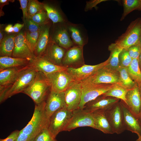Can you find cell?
Returning a JSON list of instances; mask_svg holds the SVG:
<instances>
[{
    "mask_svg": "<svg viewBox=\"0 0 141 141\" xmlns=\"http://www.w3.org/2000/svg\"><path fill=\"white\" fill-rule=\"evenodd\" d=\"M35 138H33V139H32L31 140H29L28 141H34V139Z\"/></svg>",
    "mask_w": 141,
    "mask_h": 141,
    "instance_id": "53",
    "label": "cell"
},
{
    "mask_svg": "<svg viewBox=\"0 0 141 141\" xmlns=\"http://www.w3.org/2000/svg\"><path fill=\"white\" fill-rule=\"evenodd\" d=\"M39 35V31L34 33L26 31L25 33V37L27 43L33 53Z\"/></svg>",
    "mask_w": 141,
    "mask_h": 141,
    "instance_id": "35",
    "label": "cell"
},
{
    "mask_svg": "<svg viewBox=\"0 0 141 141\" xmlns=\"http://www.w3.org/2000/svg\"><path fill=\"white\" fill-rule=\"evenodd\" d=\"M56 139L51 134L48 127L43 129L36 137L34 141H55Z\"/></svg>",
    "mask_w": 141,
    "mask_h": 141,
    "instance_id": "38",
    "label": "cell"
},
{
    "mask_svg": "<svg viewBox=\"0 0 141 141\" xmlns=\"http://www.w3.org/2000/svg\"><path fill=\"white\" fill-rule=\"evenodd\" d=\"M73 111L68 110L66 106L55 111L49 119L48 128L54 138L64 130L69 121Z\"/></svg>",
    "mask_w": 141,
    "mask_h": 141,
    "instance_id": "5",
    "label": "cell"
},
{
    "mask_svg": "<svg viewBox=\"0 0 141 141\" xmlns=\"http://www.w3.org/2000/svg\"><path fill=\"white\" fill-rule=\"evenodd\" d=\"M21 7L23 13V19L24 22L28 17V0H19Z\"/></svg>",
    "mask_w": 141,
    "mask_h": 141,
    "instance_id": "42",
    "label": "cell"
},
{
    "mask_svg": "<svg viewBox=\"0 0 141 141\" xmlns=\"http://www.w3.org/2000/svg\"><path fill=\"white\" fill-rule=\"evenodd\" d=\"M66 22L52 24L53 27L50 32V40L67 50L75 45L70 37Z\"/></svg>",
    "mask_w": 141,
    "mask_h": 141,
    "instance_id": "10",
    "label": "cell"
},
{
    "mask_svg": "<svg viewBox=\"0 0 141 141\" xmlns=\"http://www.w3.org/2000/svg\"><path fill=\"white\" fill-rule=\"evenodd\" d=\"M123 12L120 20H124L126 16L135 10H141V0H124L122 1Z\"/></svg>",
    "mask_w": 141,
    "mask_h": 141,
    "instance_id": "33",
    "label": "cell"
},
{
    "mask_svg": "<svg viewBox=\"0 0 141 141\" xmlns=\"http://www.w3.org/2000/svg\"><path fill=\"white\" fill-rule=\"evenodd\" d=\"M118 71L119 73V77L118 82L116 84L128 90L131 89L137 85L130 76L126 68H120Z\"/></svg>",
    "mask_w": 141,
    "mask_h": 141,
    "instance_id": "30",
    "label": "cell"
},
{
    "mask_svg": "<svg viewBox=\"0 0 141 141\" xmlns=\"http://www.w3.org/2000/svg\"><path fill=\"white\" fill-rule=\"evenodd\" d=\"M114 97L102 95L87 103L83 109L87 112L93 113L98 110L105 111L120 101Z\"/></svg>",
    "mask_w": 141,
    "mask_h": 141,
    "instance_id": "18",
    "label": "cell"
},
{
    "mask_svg": "<svg viewBox=\"0 0 141 141\" xmlns=\"http://www.w3.org/2000/svg\"><path fill=\"white\" fill-rule=\"evenodd\" d=\"M2 28L0 26V43L2 41L4 37V33L2 31Z\"/></svg>",
    "mask_w": 141,
    "mask_h": 141,
    "instance_id": "47",
    "label": "cell"
},
{
    "mask_svg": "<svg viewBox=\"0 0 141 141\" xmlns=\"http://www.w3.org/2000/svg\"><path fill=\"white\" fill-rule=\"evenodd\" d=\"M30 61L25 58L4 56L0 57V69L10 68H19L25 67Z\"/></svg>",
    "mask_w": 141,
    "mask_h": 141,
    "instance_id": "27",
    "label": "cell"
},
{
    "mask_svg": "<svg viewBox=\"0 0 141 141\" xmlns=\"http://www.w3.org/2000/svg\"><path fill=\"white\" fill-rule=\"evenodd\" d=\"M92 113L94 119L95 129L105 134L114 133L107 116L105 111L98 110Z\"/></svg>",
    "mask_w": 141,
    "mask_h": 141,
    "instance_id": "26",
    "label": "cell"
},
{
    "mask_svg": "<svg viewBox=\"0 0 141 141\" xmlns=\"http://www.w3.org/2000/svg\"><path fill=\"white\" fill-rule=\"evenodd\" d=\"M84 63L83 47L74 45L67 50L63 59L62 65L66 68H76Z\"/></svg>",
    "mask_w": 141,
    "mask_h": 141,
    "instance_id": "17",
    "label": "cell"
},
{
    "mask_svg": "<svg viewBox=\"0 0 141 141\" xmlns=\"http://www.w3.org/2000/svg\"><path fill=\"white\" fill-rule=\"evenodd\" d=\"M71 39L75 45L83 47L88 42L87 31L83 25L68 21L66 22Z\"/></svg>",
    "mask_w": 141,
    "mask_h": 141,
    "instance_id": "15",
    "label": "cell"
},
{
    "mask_svg": "<svg viewBox=\"0 0 141 141\" xmlns=\"http://www.w3.org/2000/svg\"><path fill=\"white\" fill-rule=\"evenodd\" d=\"M51 27L50 22L41 26L39 30V37L33 52L35 57H41L44 54L50 40Z\"/></svg>",
    "mask_w": 141,
    "mask_h": 141,
    "instance_id": "22",
    "label": "cell"
},
{
    "mask_svg": "<svg viewBox=\"0 0 141 141\" xmlns=\"http://www.w3.org/2000/svg\"><path fill=\"white\" fill-rule=\"evenodd\" d=\"M37 72H41L46 76L56 72L67 69L63 66L54 64L43 56L35 57L28 65Z\"/></svg>",
    "mask_w": 141,
    "mask_h": 141,
    "instance_id": "14",
    "label": "cell"
},
{
    "mask_svg": "<svg viewBox=\"0 0 141 141\" xmlns=\"http://www.w3.org/2000/svg\"><path fill=\"white\" fill-rule=\"evenodd\" d=\"M66 107L73 111L78 108L81 95V83L76 81L64 92Z\"/></svg>",
    "mask_w": 141,
    "mask_h": 141,
    "instance_id": "13",
    "label": "cell"
},
{
    "mask_svg": "<svg viewBox=\"0 0 141 141\" xmlns=\"http://www.w3.org/2000/svg\"><path fill=\"white\" fill-rule=\"evenodd\" d=\"M108 61V59L105 61L96 65L84 64L77 68H67V70L76 81L81 82L105 66Z\"/></svg>",
    "mask_w": 141,
    "mask_h": 141,
    "instance_id": "12",
    "label": "cell"
},
{
    "mask_svg": "<svg viewBox=\"0 0 141 141\" xmlns=\"http://www.w3.org/2000/svg\"><path fill=\"white\" fill-rule=\"evenodd\" d=\"M132 60L127 50L123 49L119 56V69L121 68H127L130 64Z\"/></svg>",
    "mask_w": 141,
    "mask_h": 141,
    "instance_id": "37",
    "label": "cell"
},
{
    "mask_svg": "<svg viewBox=\"0 0 141 141\" xmlns=\"http://www.w3.org/2000/svg\"><path fill=\"white\" fill-rule=\"evenodd\" d=\"M105 112L114 133L120 134L126 130L120 101L105 110Z\"/></svg>",
    "mask_w": 141,
    "mask_h": 141,
    "instance_id": "11",
    "label": "cell"
},
{
    "mask_svg": "<svg viewBox=\"0 0 141 141\" xmlns=\"http://www.w3.org/2000/svg\"><path fill=\"white\" fill-rule=\"evenodd\" d=\"M43 5L48 17L53 24L68 21L66 15L58 5L50 3H43Z\"/></svg>",
    "mask_w": 141,
    "mask_h": 141,
    "instance_id": "25",
    "label": "cell"
},
{
    "mask_svg": "<svg viewBox=\"0 0 141 141\" xmlns=\"http://www.w3.org/2000/svg\"><path fill=\"white\" fill-rule=\"evenodd\" d=\"M127 69L130 76L137 84L141 83V70L140 68L138 59H132Z\"/></svg>",
    "mask_w": 141,
    "mask_h": 141,
    "instance_id": "31",
    "label": "cell"
},
{
    "mask_svg": "<svg viewBox=\"0 0 141 141\" xmlns=\"http://www.w3.org/2000/svg\"><path fill=\"white\" fill-rule=\"evenodd\" d=\"M4 31L8 33H13V26L11 24L8 25L5 27Z\"/></svg>",
    "mask_w": 141,
    "mask_h": 141,
    "instance_id": "46",
    "label": "cell"
},
{
    "mask_svg": "<svg viewBox=\"0 0 141 141\" xmlns=\"http://www.w3.org/2000/svg\"><path fill=\"white\" fill-rule=\"evenodd\" d=\"M37 73V72L28 65L25 67L20 73L13 84L2 95L0 96V103L15 94L22 93L32 83Z\"/></svg>",
    "mask_w": 141,
    "mask_h": 141,
    "instance_id": "3",
    "label": "cell"
},
{
    "mask_svg": "<svg viewBox=\"0 0 141 141\" xmlns=\"http://www.w3.org/2000/svg\"><path fill=\"white\" fill-rule=\"evenodd\" d=\"M66 50L50 40L45 52L42 56L55 64L62 66V61Z\"/></svg>",
    "mask_w": 141,
    "mask_h": 141,
    "instance_id": "23",
    "label": "cell"
},
{
    "mask_svg": "<svg viewBox=\"0 0 141 141\" xmlns=\"http://www.w3.org/2000/svg\"><path fill=\"white\" fill-rule=\"evenodd\" d=\"M127 50L132 59H138L141 53V48L139 44L132 46Z\"/></svg>",
    "mask_w": 141,
    "mask_h": 141,
    "instance_id": "39",
    "label": "cell"
},
{
    "mask_svg": "<svg viewBox=\"0 0 141 141\" xmlns=\"http://www.w3.org/2000/svg\"><path fill=\"white\" fill-rule=\"evenodd\" d=\"M50 91V85L47 77L39 72L31 84L22 93L31 97L35 104H38L46 101Z\"/></svg>",
    "mask_w": 141,
    "mask_h": 141,
    "instance_id": "2",
    "label": "cell"
},
{
    "mask_svg": "<svg viewBox=\"0 0 141 141\" xmlns=\"http://www.w3.org/2000/svg\"><path fill=\"white\" fill-rule=\"evenodd\" d=\"M55 141H57V140H55Z\"/></svg>",
    "mask_w": 141,
    "mask_h": 141,
    "instance_id": "54",
    "label": "cell"
},
{
    "mask_svg": "<svg viewBox=\"0 0 141 141\" xmlns=\"http://www.w3.org/2000/svg\"><path fill=\"white\" fill-rule=\"evenodd\" d=\"M141 35V17H139L130 23L125 32L118 37L115 43L122 49H127L139 44Z\"/></svg>",
    "mask_w": 141,
    "mask_h": 141,
    "instance_id": "4",
    "label": "cell"
},
{
    "mask_svg": "<svg viewBox=\"0 0 141 141\" xmlns=\"http://www.w3.org/2000/svg\"><path fill=\"white\" fill-rule=\"evenodd\" d=\"M138 59L139 66L141 70V53L140 54Z\"/></svg>",
    "mask_w": 141,
    "mask_h": 141,
    "instance_id": "48",
    "label": "cell"
},
{
    "mask_svg": "<svg viewBox=\"0 0 141 141\" xmlns=\"http://www.w3.org/2000/svg\"><path fill=\"white\" fill-rule=\"evenodd\" d=\"M122 49L115 43H112L109 46L108 50L110 54L108 58V62L105 65L106 67L112 70L118 71L119 55Z\"/></svg>",
    "mask_w": 141,
    "mask_h": 141,
    "instance_id": "28",
    "label": "cell"
},
{
    "mask_svg": "<svg viewBox=\"0 0 141 141\" xmlns=\"http://www.w3.org/2000/svg\"><path fill=\"white\" fill-rule=\"evenodd\" d=\"M46 101L35 104L32 117L26 126L20 131L16 141H28L36 137L44 128L48 127L49 118L45 110Z\"/></svg>",
    "mask_w": 141,
    "mask_h": 141,
    "instance_id": "1",
    "label": "cell"
},
{
    "mask_svg": "<svg viewBox=\"0 0 141 141\" xmlns=\"http://www.w3.org/2000/svg\"><path fill=\"white\" fill-rule=\"evenodd\" d=\"M15 35H11L4 37L0 43V56L12 57L15 45Z\"/></svg>",
    "mask_w": 141,
    "mask_h": 141,
    "instance_id": "29",
    "label": "cell"
},
{
    "mask_svg": "<svg viewBox=\"0 0 141 141\" xmlns=\"http://www.w3.org/2000/svg\"><path fill=\"white\" fill-rule=\"evenodd\" d=\"M67 69L58 71L46 76L50 83L51 91L56 93L64 92L76 81Z\"/></svg>",
    "mask_w": 141,
    "mask_h": 141,
    "instance_id": "8",
    "label": "cell"
},
{
    "mask_svg": "<svg viewBox=\"0 0 141 141\" xmlns=\"http://www.w3.org/2000/svg\"><path fill=\"white\" fill-rule=\"evenodd\" d=\"M31 19L40 26L44 25L50 22L44 9L38 12L32 17Z\"/></svg>",
    "mask_w": 141,
    "mask_h": 141,
    "instance_id": "36",
    "label": "cell"
},
{
    "mask_svg": "<svg viewBox=\"0 0 141 141\" xmlns=\"http://www.w3.org/2000/svg\"><path fill=\"white\" fill-rule=\"evenodd\" d=\"M126 98V104L128 109L138 119L141 108V96L137 85L128 90Z\"/></svg>",
    "mask_w": 141,
    "mask_h": 141,
    "instance_id": "24",
    "label": "cell"
},
{
    "mask_svg": "<svg viewBox=\"0 0 141 141\" xmlns=\"http://www.w3.org/2000/svg\"><path fill=\"white\" fill-rule=\"evenodd\" d=\"M135 141H141V136L139 137H138V138Z\"/></svg>",
    "mask_w": 141,
    "mask_h": 141,
    "instance_id": "52",
    "label": "cell"
},
{
    "mask_svg": "<svg viewBox=\"0 0 141 141\" xmlns=\"http://www.w3.org/2000/svg\"><path fill=\"white\" fill-rule=\"evenodd\" d=\"M107 1L106 0H92L87 1L86 2L84 10L85 12H87L91 10L93 8H97V5L98 4L102 2Z\"/></svg>",
    "mask_w": 141,
    "mask_h": 141,
    "instance_id": "41",
    "label": "cell"
},
{
    "mask_svg": "<svg viewBox=\"0 0 141 141\" xmlns=\"http://www.w3.org/2000/svg\"><path fill=\"white\" fill-rule=\"evenodd\" d=\"M24 24H21L18 23L15 24L13 26V33L19 32L24 27Z\"/></svg>",
    "mask_w": 141,
    "mask_h": 141,
    "instance_id": "45",
    "label": "cell"
},
{
    "mask_svg": "<svg viewBox=\"0 0 141 141\" xmlns=\"http://www.w3.org/2000/svg\"><path fill=\"white\" fill-rule=\"evenodd\" d=\"M20 131L15 130L12 132L6 138L0 139V141H16L19 136Z\"/></svg>",
    "mask_w": 141,
    "mask_h": 141,
    "instance_id": "43",
    "label": "cell"
},
{
    "mask_svg": "<svg viewBox=\"0 0 141 141\" xmlns=\"http://www.w3.org/2000/svg\"><path fill=\"white\" fill-rule=\"evenodd\" d=\"M14 42L12 57L26 59L30 61L35 57L27 43L25 33L21 31L15 36Z\"/></svg>",
    "mask_w": 141,
    "mask_h": 141,
    "instance_id": "16",
    "label": "cell"
},
{
    "mask_svg": "<svg viewBox=\"0 0 141 141\" xmlns=\"http://www.w3.org/2000/svg\"><path fill=\"white\" fill-rule=\"evenodd\" d=\"M25 22L27 31L31 33L39 31L41 26L31 19H27Z\"/></svg>",
    "mask_w": 141,
    "mask_h": 141,
    "instance_id": "40",
    "label": "cell"
},
{
    "mask_svg": "<svg viewBox=\"0 0 141 141\" xmlns=\"http://www.w3.org/2000/svg\"><path fill=\"white\" fill-rule=\"evenodd\" d=\"M14 0H0V16H2L4 14V13L2 10L3 7L5 5H8L10 2H13Z\"/></svg>",
    "mask_w": 141,
    "mask_h": 141,
    "instance_id": "44",
    "label": "cell"
},
{
    "mask_svg": "<svg viewBox=\"0 0 141 141\" xmlns=\"http://www.w3.org/2000/svg\"><path fill=\"white\" fill-rule=\"evenodd\" d=\"M43 3L37 0H29L28 3V17L30 18L44 9Z\"/></svg>",
    "mask_w": 141,
    "mask_h": 141,
    "instance_id": "34",
    "label": "cell"
},
{
    "mask_svg": "<svg viewBox=\"0 0 141 141\" xmlns=\"http://www.w3.org/2000/svg\"><path fill=\"white\" fill-rule=\"evenodd\" d=\"M139 44L141 48V35L139 40Z\"/></svg>",
    "mask_w": 141,
    "mask_h": 141,
    "instance_id": "51",
    "label": "cell"
},
{
    "mask_svg": "<svg viewBox=\"0 0 141 141\" xmlns=\"http://www.w3.org/2000/svg\"><path fill=\"white\" fill-rule=\"evenodd\" d=\"M115 84L81 83L82 95L79 108L83 109L87 103L105 93Z\"/></svg>",
    "mask_w": 141,
    "mask_h": 141,
    "instance_id": "7",
    "label": "cell"
},
{
    "mask_svg": "<svg viewBox=\"0 0 141 141\" xmlns=\"http://www.w3.org/2000/svg\"><path fill=\"white\" fill-rule=\"evenodd\" d=\"M138 120L141 126V108L139 112Z\"/></svg>",
    "mask_w": 141,
    "mask_h": 141,
    "instance_id": "49",
    "label": "cell"
},
{
    "mask_svg": "<svg viewBox=\"0 0 141 141\" xmlns=\"http://www.w3.org/2000/svg\"><path fill=\"white\" fill-rule=\"evenodd\" d=\"M66 106L64 92L56 93L51 91L45 106L46 113L49 119L55 111Z\"/></svg>",
    "mask_w": 141,
    "mask_h": 141,
    "instance_id": "21",
    "label": "cell"
},
{
    "mask_svg": "<svg viewBox=\"0 0 141 141\" xmlns=\"http://www.w3.org/2000/svg\"><path fill=\"white\" fill-rule=\"evenodd\" d=\"M120 103L125 130L136 134L139 137L141 136V126L138 119L130 111L124 101L120 100Z\"/></svg>",
    "mask_w": 141,
    "mask_h": 141,
    "instance_id": "20",
    "label": "cell"
},
{
    "mask_svg": "<svg viewBox=\"0 0 141 141\" xmlns=\"http://www.w3.org/2000/svg\"><path fill=\"white\" fill-rule=\"evenodd\" d=\"M137 85L138 87L139 92L141 96V83Z\"/></svg>",
    "mask_w": 141,
    "mask_h": 141,
    "instance_id": "50",
    "label": "cell"
},
{
    "mask_svg": "<svg viewBox=\"0 0 141 141\" xmlns=\"http://www.w3.org/2000/svg\"><path fill=\"white\" fill-rule=\"evenodd\" d=\"M128 90L116 84L102 95L119 99L126 103V96Z\"/></svg>",
    "mask_w": 141,
    "mask_h": 141,
    "instance_id": "32",
    "label": "cell"
},
{
    "mask_svg": "<svg viewBox=\"0 0 141 141\" xmlns=\"http://www.w3.org/2000/svg\"><path fill=\"white\" fill-rule=\"evenodd\" d=\"M25 67L0 69V96L13 84Z\"/></svg>",
    "mask_w": 141,
    "mask_h": 141,
    "instance_id": "19",
    "label": "cell"
},
{
    "mask_svg": "<svg viewBox=\"0 0 141 141\" xmlns=\"http://www.w3.org/2000/svg\"><path fill=\"white\" fill-rule=\"evenodd\" d=\"M85 126L95 129L93 113L78 108L73 111L72 116L63 131H69L78 127Z\"/></svg>",
    "mask_w": 141,
    "mask_h": 141,
    "instance_id": "9",
    "label": "cell"
},
{
    "mask_svg": "<svg viewBox=\"0 0 141 141\" xmlns=\"http://www.w3.org/2000/svg\"><path fill=\"white\" fill-rule=\"evenodd\" d=\"M119 73L105 66L98 70L92 75L81 82L83 84H116L119 81Z\"/></svg>",
    "mask_w": 141,
    "mask_h": 141,
    "instance_id": "6",
    "label": "cell"
}]
</instances>
